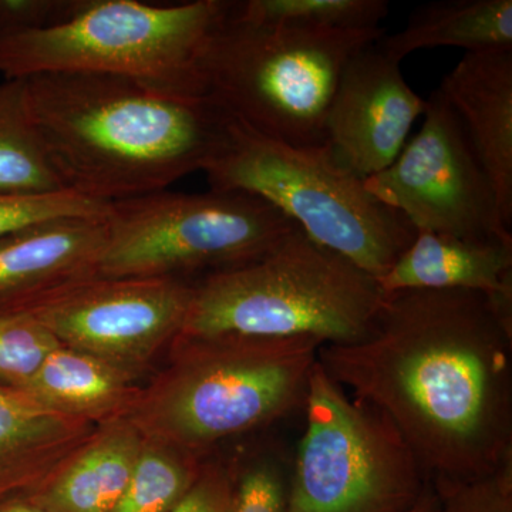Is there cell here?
<instances>
[{"mask_svg":"<svg viewBox=\"0 0 512 512\" xmlns=\"http://www.w3.org/2000/svg\"><path fill=\"white\" fill-rule=\"evenodd\" d=\"M318 360L392 423L434 490L512 461V311L483 293H390L366 338Z\"/></svg>","mask_w":512,"mask_h":512,"instance_id":"6da1fadb","label":"cell"},{"mask_svg":"<svg viewBox=\"0 0 512 512\" xmlns=\"http://www.w3.org/2000/svg\"><path fill=\"white\" fill-rule=\"evenodd\" d=\"M30 114L67 190L113 204L202 171L221 109L126 77L46 73L23 79Z\"/></svg>","mask_w":512,"mask_h":512,"instance_id":"7a4b0ae2","label":"cell"},{"mask_svg":"<svg viewBox=\"0 0 512 512\" xmlns=\"http://www.w3.org/2000/svg\"><path fill=\"white\" fill-rule=\"evenodd\" d=\"M322 346L306 338L175 339L171 366L141 389L127 419L144 439L200 457L303 409Z\"/></svg>","mask_w":512,"mask_h":512,"instance_id":"3957f363","label":"cell"},{"mask_svg":"<svg viewBox=\"0 0 512 512\" xmlns=\"http://www.w3.org/2000/svg\"><path fill=\"white\" fill-rule=\"evenodd\" d=\"M384 299L376 278L299 231L261 259L194 282L177 339L306 338L348 345L372 332Z\"/></svg>","mask_w":512,"mask_h":512,"instance_id":"277c9868","label":"cell"},{"mask_svg":"<svg viewBox=\"0 0 512 512\" xmlns=\"http://www.w3.org/2000/svg\"><path fill=\"white\" fill-rule=\"evenodd\" d=\"M202 173L212 191L261 198L316 244L376 279L416 237L406 218L377 200L328 144L291 146L256 133L227 113Z\"/></svg>","mask_w":512,"mask_h":512,"instance_id":"5b68a950","label":"cell"},{"mask_svg":"<svg viewBox=\"0 0 512 512\" xmlns=\"http://www.w3.org/2000/svg\"><path fill=\"white\" fill-rule=\"evenodd\" d=\"M229 6L225 0L168 6L83 0L76 15L60 25L0 37V73L5 79L106 74L205 99L202 59Z\"/></svg>","mask_w":512,"mask_h":512,"instance_id":"8992f818","label":"cell"},{"mask_svg":"<svg viewBox=\"0 0 512 512\" xmlns=\"http://www.w3.org/2000/svg\"><path fill=\"white\" fill-rule=\"evenodd\" d=\"M383 36L382 26L326 32L258 25L228 10L202 59L205 97L262 136L322 146L346 64Z\"/></svg>","mask_w":512,"mask_h":512,"instance_id":"52a82bcc","label":"cell"},{"mask_svg":"<svg viewBox=\"0 0 512 512\" xmlns=\"http://www.w3.org/2000/svg\"><path fill=\"white\" fill-rule=\"evenodd\" d=\"M101 278H173L247 265L302 231L261 198L239 191H158L110 204Z\"/></svg>","mask_w":512,"mask_h":512,"instance_id":"ba28073f","label":"cell"},{"mask_svg":"<svg viewBox=\"0 0 512 512\" xmlns=\"http://www.w3.org/2000/svg\"><path fill=\"white\" fill-rule=\"evenodd\" d=\"M292 458L288 512H410L426 474L382 413L315 367Z\"/></svg>","mask_w":512,"mask_h":512,"instance_id":"9c48e42d","label":"cell"},{"mask_svg":"<svg viewBox=\"0 0 512 512\" xmlns=\"http://www.w3.org/2000/svg\"><path fill=\"white\" fill-rule=\"evenodd\" d=\"M426 101L419 133L392 165L365 180L367 190L416 232L512 241L456 114L439 90Z\"/></svg>","mask_w":512,"mask_h":512,"instance_id":"30bf717a","label":"cell"},{"mask_svg":"<svg viewBox=\"0 0 512 512\" xmlns=\"http://www.w3.org/2000/svg\"><path fill=\"white\" fill-rule=\"evenodd\" d=\"M194 282L173 278H97L74 285L26 313L63 346L89 353L131 376L180 336Z\"/></svg>","mask_w":512,"mask_h":512,"instance_id":"8fae6325","label":"cell"},{"mask_svg":"<svg viewBox=\"0 0 512 512\" xmlns=\"http://www.w3.org/2000/svg\"><path fill=\"white\" fill-rule=\"evenodd\" d=\"M427 101L404 80L400 63L375 45L346 64L326 121L333 156L362 180L394 163Z\"/></svg>","mask_w":512,"mask_h":512,"instance_id":"7c38bea8","label":"cell"},{"mask_svg":"<svg viewBox=\"0 0 512 512\" xmlns=\"http://www.w3.org/2000/svg\"><path fill=\"white\" fill-rule=\"evenodd\" d=\"M106 215L50 218L0 237V315H26L99 276Z\"/></svg>","mask_w":512,"mask_h":512,"instance_id":"4fadbf2b","label":"cell"},{"mask_svg":"<svg viewBox=\"0 0 512 512\" xmlns=\"http://www.w3.org/2000/svg\"><path fill=\"white\" fill-rule=\"evenodd\" d=\"M437 90L460 121L511 229L512 50L466 53Z\"/></svg>","mask_w":512,"mask_h":512,"instance_id":"5bb4252c","label":"cell"},{"mask_svg":"<svg viewBox=\"0 0 512 512\" xmlns=\"http://www.w3.org/2000/svg\"><path fill=\"white\" fill-rule=\"evenodd\" d=\"M101 426L47 409L0 383V503L45 487Z\"/></svg>","mask_w":512,"mask_h":512,"instance_id":"9a60e30c","label":"cell"},{"mask_svg":"<svg viewBox=\"0 0 512 512\" xmlns=\"http://www.w3.org/2000/svg\"><path fill=\"white\" fill-rule=\"evenodd\" d=\"M377 282L384 295L413 289L483 293L512 311V241L416 232L410 247Z\"/></svg>","mask_w":512,"mask_h":512,"instance_id":"2e32d148","label":"cell"},{"mask_svg":"<svg viewBox=\"0 0 512 512\" xmlns=\"http://www.w3.org/2000/svg\"><path fill=\"white\" fill-rule=\"evenodd\" d=\"M144 440L127 417L103 424L29 500L49 512H113L126 491Z\"/></svg>","mask_w":512,"mask_h":512,"instance_id":"e0dca14e","label":"cell"},{"mask_svg":"<svg viewBox=\"0 0 512 512\" xmlns=\"http://www.w3.org/2000/svg\"><path fill=\"white\" fill-rule=\"evenodd\" d=\"M136 380L89 353L60 345L20 390L47 409L101 426L131 413L141 393Z\"/></svg>","mask_w":512,"mask_h":512,"instance_id":"ac0fdd59","label":"cell"},{"mask_svg":"<svg viewBox=\"0 0 512 512\" xmlns=\"http://www.w3.org/2000/svg\"><path fill=\"white\" fill-rule=\"evenodd\" d=\"M377 46L402 62L431 47H461L466 53L512 50V0H443L414 10L406 28L383 36Z\"/></svg>","mask_w":512,"mask_h":512,"instance_id":"d6986e66","label":"cell"},{"mask_svg":"<svg viewBox=\"0 0 512 512\" xmlns=\"http://www.w3.org/2000/svg\"><path fill=\"white\" fill-rule=\"evenodd\" d=\"M30 114L23 79L0 82V197L66 191Z\"/></svg>","mask_w":512,"mask_h":512,"instance_id":"ffe728a7","label":"cell"},{"mask_svg":"<svg viewBox=\"0 0 512 512\" xmlns=\"http://www.w3.org/2000/svg\"><path fill=\"white\" fill-rule=\"evenodd\" d=\"M232 18L258 25L326 32L380 28L386 0H244L231 2Z\"/></svg>","mask_w":512,"mask_h":512,"instance_id":"44dd1931","label":"cell"},{"mask_svg":"<svg viewBox=\"0 0 512 512\" xmlns=\"http://www.w3.org/2000/svg\"><path fill=\"white\" fill-rule=\"evenodd\" d=\"M194 454L144 440L143 450L113 512H173L200 474Z\"/></svg>","mask_w":512,"mask_h":512,"instance_id":"7402d4cb","label":"cell"},{"mask_svg":"<svg viewBox=\"0 0 512 512\" xmlns=\"http://www.w3.org/2000/svg\"><path fill=\"white\" fill-rule=\"evenodd\" d=\"M292 460L265 451L245 461L232 478V512H288Z\"/></svg>","mask_w":512,"mask_h":512,"instance_id":"603a6c76","label":"cell"},{"mask_svg":"<svg viewBox=\"0 0 512 512\" xmlns=\"http://www.w3.org/2000/svg\"><path fill=\"white\" fill-rule=\"evenodd\" d=\"M62 345L30 315H0V383L20 389Z\"/></svg>","mask_w":512,"mask_h":512,"instance_id":"cb8c5ba5","label":"cell"},{"mask_svg":"<svg viewBox=\"0 0 512 512\" xmlns=\"http://www.w3.org/2000/svg\"><path fill=\"white\" fill-rule=\"evenodd\" d=\"M103 204L66 190L35 197H0V237L36 222L67 215H106Z\"/></svg>","mask_w":512,"mask_h":512,"instance_id":"d4e9b609","label":"cell"},{"mask_svg":"<svg viewBox=\"0 0 512 512\" xmlns=\"http://www.w3.org/2000/svg\"><path fill=\"white\" fill-rule=\"evenodd\" d=\"M434 512H512V461L491 476L436 491Z\"/></svg>","mask_w":512,"mask_h":512,"instance_id":"484cf974","label":"cell"},{"mask_svg":"<svg viewBox=\"0 0 512 512\" xmlns=\"http://www.w3.org/2000/svg\"><path fill=\"white\" fill-rule=\"evenodd\" d=\"M83 0H0V37L60 25L76 15Z\"/></svg>","mask_w":512,"mask_h":512,"instance_id":"4316f807","label":"cell"},{"mask_svg":"<svg viewBox=\"0 0 512 512\" xmlns=\"http://www.w3.org/2000/svg\"><path fill=\"white\" fill-rule=\"evenodd\" d=\"M173 512H232L229 470L218 464H202L197 480Z\"/></svg>","mask_w":512,"mask_h":512,"instance_id":"83f0119b","label":"cell"},{"mask_svg":"<svg viewBox=\"0 0 512 512\" xmlns=\"http://www.w3.org/2000/svg\"><path fill=\"white\" fill-rule=\"evenodd\" d=\"M0 512H49L30 501L28 497L10 498L0 503Z\"/></svg>","mask_w":512,"mask_h":512,"instance_id":"f1b7e54d","label":"cell"},{"mask_svg":"<svg viewBox=\"0 0 512 512\" xmlns=\"http://www.w3.org/2000/svg\"><path fill=\"white\" fill-rule=\"evenodd\" d=\"M439 505V495L434 490L433 484L427 483L423 493H421L419 501L410 512H434Z\"/></svg>","mask_w":512,"mask_h":512,"instance_id":"f546056e","label":"cell"}]
</instances>
